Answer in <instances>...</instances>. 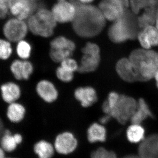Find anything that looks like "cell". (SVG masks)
<instances>
[{
    "label": "cell",
    "mask_w": 158,
    "mask_h": 158,
    "mask_svg": "<svg viewBox=\"0 0 158 158\" xmlns=\"http://www.w3.org/2000/svg\"><path fill=\"white\" fill-rule=\"evenodd\" d=\"M76 48L73 40L59 35L53 38L50 43L49 56L52 62L59 64L66 58L73 56Z\"/></svg>",
    "instance_id": "5"
},
{
    "label": "cell",
    "mask_w": 158,
    "mask_h": 158,
    "mask_svg": "<svg viewBox=\"0 0 158 158\" xmlns=\"http://www.w3.org/2000/svg\"><path fill=\"white\" fill-rule=\"evenodd\" d=\"M34 150L39 158H51L54 154L53 146L46 140L37 142L34 145Z\"/></svg>",
    "instance_id": "26"
},
{
    "label": "cell",
    "mask_w": 158,
    "mask_h": 158,
    "mask_svg": "<svg viewBox=\"0 0 158 158\" xmlns=\"http://www.w3.org/2000/svg\"><path fill=\"white\" fill-rule=\"evenodd\" d=\"M27 21L29 32L44 38H50L54 35L58 25L51 9L43 6H38Z\"/></svg>",
    "instance_id": "3"
},
{
    "label": "cell",
    "mask_w": 158,
    "mask_h": 158,
    "mask_svg": "<svg viewBox=\"0 0 158 158\" xmlns=\"http://www.w3.org/2000/svg\"><path fill=\"white\" fill-rule=\"evenodd\" d=\"M10 70L17 81H28L34 74L35 67L30 60L18 59H15L11 63Z\"/></svg>",
    "instance_id": "14"
},
{
    "label": "cell",
    "mask_w": 158,
    "mask_h": 158,
    "mask_svg": "<svg viewBox=\"0 0 158 158\" xmlns=\"http://www.w3.org/2000/svg\"><path fill=\"white\" fill-rule=\"evenodd\" d=\"M27 109L23 105L18 102L9 104L7 108V116L11 122L18 123L25 118Z\"/></svg>",
    "instance_id": "22"
},
{
    "label": "cell",
    "mask_w": 158,
    "mask_h": 158,
    "mask_svg": "<svg viewBox=\"0 0 158 158\" xmlns=\"http://www.w3.org/2000/svg\"><path fill=\"white\" fill-rule=\"evenodd\" d=\"M101 61V53L82 54L78 73L85 74L94 72L99 67Z\"/></svg>",
    "instance_id": "17"
},
{
    "label": "cell",
    "mask_w": 158,
    "mask_h": 158,
    "mask_svg": "<svg viewBox=\"0 0 158 158\" xmlns=\"http://www.w3.org/2000/svg\"><path fill=\"white\" fill-rule=\"evenodd\" d=\"M36 95L47 104L55 103L60 96L59 88L52 80L47 78L40 79L35 86Z\"/></svg>",
    "instance_id": "10"
},
{
    "label": "cell",
    "mask_w": 158,
    "mask_h": 158,
    "mask_svg": "<svg viewBox=\"0 0 158 158\" xmlns=\"http://www.w3.org/2000/svg\"><path fill=\"white\" fill-rule=\"evenodd\" d=\"M138 104V102L133 98L120 95L117 104L110 111L109 115L120 124H125L135 112Z\"/></svg>",
    "instance_id": "6"
},
{
    "label": "cell",
    "mask_w": 158,
    "mask_h": 158,
    "mask_svg": "<svg viewBox=\"0 0 158 158\" xmlns=\"http://www.w3.org/2000/svg\"><path fill=\"white\" fill-rule=\"evenodd\" d=\"M138 153L141 158H158V134L144 138L138 147Z\"/></svg>",
    "instance_id": "15"
},
{
    "label": "cell",
    "mask_w": 158,
    "mask_h": 158,
    "mask_svg": "<svg viewBox=\"0 0 158 158\" xmlns=\"http://www.w3.org/2000/svg\"><path fill=\"white\" fill-rule=\"evenodd\" d=\"M123 158H141L139 156L134 155H130L124 157Z\"/></svg>",
    "instance_id": "39"
},
{
    "label": "cell",
    "mask_w": 158,
    "mask_h": 158,
    "mask_svg": "<svg viewBox=\"0 0 158 158\" xmlns=\"http://www.w3.org/2000/svg\"><path fill=\"white\" fill-rule=\"evenodd\" d=\"M22 141L23 137L20 134L12 135L9 130H5L0 139V146L6 152H12Z\"/></svg>",
    "instance_id": "21"
},
{
    "label": "cell",
    "mask_w": 158,
    "mask_h": 158,
    "mask_svg": "<svg viewBox=\"0 0 158 158\" xmlns=\"http://www.w3.org/2000/svg\"><path fill=\"white\" fill-rule=\"evenodd\" d=\"M56 78L63 84H70L74 80L75 73L67 70L59 65L55 71Z\"/></svg>",
    "instance_id": "29"
},
{
    "label": "cell",
    "mask_w": 158,
    "mask_h": 158,
    "mask_svg": "<svg viewBox=\"0 0 158 158\" xmlns=\"http://www.w3.org/2000/svg\"><path fill=\"white\" fill-rule=\"evenodd\" d=\"M37 3L31 0H12L10 14L12 17L27 20L39 6Z\"/></svg>",
    "instance_id": "12"
},
{
    "label": "cell",
    "mask_w": 158,
    "mask_h": 158,
    "mask_svg": "<svg viewBox=\"0 0 158 158\" xmlns=\"http://www.w3.org/2000/svg\"><path fill=\"white\" fill-rule=\"evenodd\" d=\"M78 141L73 133L65 131L59 133L55 140V148L62 154H68L74 151L77 146Z\"/></svg>",
    "instance_id": "13"
},
{
    "label": "cell",
    "mask_w": 158,
    "mask_h": 158,
    "mask_svg": "<svg viewBox=\"0 0 158 158\" xmlns=\"http://www.w3.org/2000/svg\"><path fill=\"white\" fill-rule=\"evenodd\" d=\"M158 14V10L148 9L144 10L137 19L138 25L141 29L148 26L153 25Z\"/></svg>",
    "instance_id": "27"
},
{
    "label": "cell",
    "mask_w": 158,
    "mask_h": 158,
    "mask_svg": "<svg viewBox=\"0 0 158 158\" xmlns=\"http://www.w3.org/2000/svg\"><path fill=\"white\" fill-rule=\"evenodd\" d=\"M134 14L127 11L121 17L113 22L108 31L109 39L112 42L120 43L137 37L139 26Z\"/></svg>",
    "instance_id": "4"
},
{
    "label": "cell",
    "mask_w": 158,
    "mask_h": 158,
    "mask_svg": "<svg viewBox=\"0 0 158 158\" xmlns=\"http://www.w3.org/2000/svg\"><path fill=\"white\" fill-rule=\"evenodd\" d=\"M59 65L67 70L74 73H78L79 62L73 56L68 57L63 60Z\"/></svg>",
    "instance_id": "31"
},
{
    "label": "cell",
    "mask_w": 158,
    "mask_h": 158,
    "mask_svg": "<svg viewBox=\"0 0 158 158\" xmlns=\"http://www.w3.org/2000/svg\"><path fill=\"white\" fill-rule=\"evenodd\" d=\"M31 1L36 2H39V1H40V0H31Z\"/></svg>",
    "instance_id": "41"
},
{
    "label": "cell",
    "mask_w": 158,
    "mask_h": 158,
    "mask_svg": "<svg viewBox=\"0 0 158 158\" xmlns=\"http://www.w3.org/2000/svg\"><path fill=\"white\" fill-rule=\"evenodd\" d=\"M91 158H117L113 151H110L103 147L98 148L91 154Z\"/></svg>",
    "instance_id": "32"
},
{
    "label": "cell",
    "mask_w": 158,
    "mask_h": 158,
    "mask_svg": "<svg viewBox=\"0 0 158 158\" xmlns=\"http://www.w3.org/2000/svg\"><path fill=\"white\" fill-rule=\"evenodd\" d=\"M1 90L3 100L9 104L18 102L21 97V88L15 82H8L3 84Z\"/></svg>",
    "instance_id": "19"
},
{
    "label": "cell",
    "mask_w": 158,
    "mask_h": 158,
    "mask_svg": "<svg viewBox=\"0 0 158 158\" xmlns=\"http://www.w3.org/2000/svg\"><path fill=\"white\" fill-rule=\"evenodd\" d=\"M74 98L84 109L91 108L97 102L98 93L96 89L91 85L77 87L73 90Z\"/></svg>",
    "instance_id": "11"
},
{
    "label": "cell",
    "mask_w": 158,
    "mask_h": 158,
    "mask_svg": "<svg viewBox=\"0 0 158 158\" xmlns=\"http://www.w3.org/2000/svg\"><path fill=\"white\" fill-rule=\"evenodd\" d=\"M5 128H4V124L2 118L0 117V139L2 137L4 131H5Z\"/></svg>",
    "instance_id": "35"
},
{
    "label": "cell",
    "mask_w": 158,
    "mask_h": 158,
    "mask_svg": "<svg viewBox=\"0 0 158 158\" xmlns=\"http://www.w3.org/2000/svg\"><path fill=\"white\" fill-rule=\"evenodd\" d=\"M154 78L155 79L156 86L158 88V70L156 72V73L154 77Z\"/></svg>",
    "instance_id": "38"
},
{
    "label": "cell",
    "mask_w": 158,
    "mask_h": 158,
    "mask_svg": "<svg viewBox=\"0 0 158 158\" xmlns=\"http://www.w3.org/2000/svg\"><path fill=\"white\" fill-rule=\"evenodd\" d=\"M51 10L58 24L71 23L76 15V3L75 0L58 1Z\"/></svg>",
    "instance_id": "8"
},
{
    "label": "cell",
    "mask_w": 158,
    "mask_h": 158,
    "mask_svg": "<svg viewBox=\"0 0 158 158\" xmlns=\"http://www.w3.org/2000/svg\"><path fill=\"white\" fill-rule=\"evenodd\" d=\"M98 6L106 20L113 22L127 11L130 2L129 0H100Z\"/></svg>",
    "instance_id": "9"
},
{
    "label": "cell",
    "mask_w": 158,
    "mask_h": 158,
    "mask_svg": "<svg viewBox=\"0 0 158 158\" xmlns=\"http://www.w3.org/2000/svg\"><path fill=\"white\" fill-rule=\"evenodd\" d=\"M116 70L118 76L129 83L138 81V75L129 58L119 59L116 63Z\"/></svg>",
    "instance_id": "18"
},
{
    "label": "cell",
    "mask_w": 158,
    "mask_h": 158,
    "mask_svg": "<svg viewBox=\"0 0 158 158\" xmlns=\"http://www.w3.org/2000/svg\"><path fill=\"white\" fill-rule=\"evenodd\" d=\"M112 117L110 115L107 114H105L101 116L99 119L98 122L101 124L105 125L107 124L108 123L110 122V119Z\"/></svg>",
    "instance_id": "34"
},
{
    "label": "cell",
    "mask_w": 158,
    "mask_h": 158,
    "mask_svg": "<svg viewBox=\"0 0 158 158\" xmlns=\"http://www.w3.org/2000/svg\"><path fill=\"white\" fill-rule=\"evenodd\" d=\"M145 131L141 124L132 123L127 130L128 140L132 143L141 142L144 138Z\"/></svg>",
    "instance_id": "25"
},
{
    "label": "cell",
    "mask_w": 158,
    "mask_h": 158,
    "mask_svg": "<svg viewBox=\"0 0 158 158\" xmlns=\"http://www.w3.org/2000/svg\"><path fill=\"white\" fill-rule=\"evenodd\" d=\"M132 12L138 14L141 11L155 9L158 10V0H129Z\"/></svg>",
    "instance_id": "24"
},
{
    "label": "cell",
    "mask_w": 158,
    "mask_h": 158,
    "mask_svg": "<svg viewBox=\"0 0 158 158\" xmlns=\"http://www.w3.org/2000/svg\"><path fill=\"white\" fill-rule=\"evenodd\" d=\"M75 1L77 13L71 23L75 34L85 39H90L98 36L104 29L107 21L98 6L93 4H81Z\"/></svg>",
    "instance_id": "1"
},
{
    "label": "cell",
    "mask_w": 158,
    "mask_h": 158,
    "mask_svg": "<svg viewBox=\"0 0 158 158\" xmlns=\"http://www.w3.org/2000/svg\"><path fill=\"white\" fill-rule=\"evenodd\" d=\"M128 58L139 81H147L154 78L158 70L157 52L151 49H136L131 53Z\"/></svg>",
    "instance_id": "2"
},
{
    "label": "cell",
    "mask_w": 158,
    "mask_h": 158,
    "mask_svg": "<svg viewBox=\"0 0 158 158\" xmlns=\"http://www.w3.org/2000/svg\"><path fill=\"white\" fill-rule=\"evenodd\" d=\"M29 32L27 20L12 17L8 19L2 27L4 37L11 43L25 39Z\"/></svg>",
    "instance_id": "7"
},
{
    "label": "cell",
    "mask_w": 158,
    "mask_h": 158,
    "mask_svg": "<svg viewBox=\"0 0 158 158\" xmlns=\"http://www.w3.org/2000/svg\"><path fill=\"white\" fill-rule=\"evenodd\" d=\"M155 24H156V27L158 30V14L157 15L156 18L155 23Z\"/></svg>",
    "instance_id": "40"
},
{
    "label": "cell",
    "mask_w": 158,
    "mask_h": 158,
    "mask_svg": "<svg viewBox=\"0 0 158 158\" xmlns=\"http://www.w3.org/2000/svg\"><path fill=\"white\" fill-rule=\"evenodd\" d=\"M16 44L15 52L19 58L23 60H29L33 51L31 43L24 39L20 40Z\"/></svg>",
    "instance_id": "28"
},
{
    "label": "cell",
    "mask_w": 158,
    "mask_h": 158,
    "mask_svg": "<svg viewBox=\"0 0 158 158\" xmlns=\"http://www.w3.org/2000/svg\"><path fill=\"white\" fill-rule=\"evenodd\" d=\"M62 1V0H57V1Z\"/></svg>",
    "instance_id": "42"
},
{
    "label": "cell",
    "mask_w": 158,
    "mask_h": 158,
    "mask_svg": "<svg viewBox=\"0 0 158 158\" xmlns=\"http://www.w3.org/2000/svg\"><path fill=\"white\" fill-rule=\"evenodd\" d=\"M12 0H0V19H6L9 14Z\"/></svg>",
    "instance_id": "33"
},
{
    "label": "cell",
    "mask_w": 158,
    "mask_h": 158,
    "mask_svg": "<svg viewBox=\"0 0 158 158\" xmlns=\"http://www.w3.org/2000/svg\"><path fill=\"white\" fill-rule=\"evenodd\" d=\"M13 53L12 43L6 38H0V59L7 60Z\"/></svg>",
    "instance_id": "30"
},
{
    "label": "cell",
    "mask_w": 158,
    "mask_h": 158,
    "mask_svg": "<svg viewBox=\"0 0 158 158\" xmlns=\"http://www.w3.org/2000/svg\"><path fill=\"white\" fill-rule=\"evenodd\" d=\"M5 158H12L6 157Z\"/></svg>",
    "instance_id": "43"
},
{
    "label": "cell",
    "mask_w": 158,
    "mask_h": 158,
    "mask_svg": "<svg viewBox=\"0 0 158 158\" xmlns=\"http://www.w3.org/2000/svg\"><path fill=\"white\" fill-rule=\"evenodd\" d=\"M88 140L91 143L103 142L107 138V130L105 125L99 122L90 123L87 130Z\"/></svg>",
    "instance_id": "20"
},
{
    "label": "cell",
    "mask_w": 158,
    "mask_h": 158,
    "mask_svg": "<svg viewBox=\"0 0 158 158\" xmlns=\"http://www.w3.org/2000/svg\"><path fill=\"white\" fill-rule=\"evenodd\" d=\"M78 2L82 4L88 5V4H92L95 0H75Z\"/></svg>",
    "instance_id": "36"
},
{
    "label": "cell",
    "mask_w": 158,
    "mask_h": 158,
    "mask_svg": "<svg viewBox=\"0 0 158 158\" xmlns=\"http://www.w3.org/2000/svg\"><path fill=\"white\" fill-rule=\"evenodd\" d=\"M137 38L142 48L150 49L158 45V30L153 25L147 26L138 32Z\"/></svg>",
    "instance_id": "16"
},
{
    "label": "cell",
    "mask_w": 158,
    "mask_h": 158,
    "mask_svg": "<svg viewBox=\"0 0 158 158\" xmlns=\"http://www.w3.org/2000/svg\"><path fill=\"white\" fill-rule=\"evenodd\" d=\"M5 152H6L0 146V158H5L6 157V155H5Z\"/></svg>",
    "instance_id": "37"
},
{
    "label": "cell",
    "mask_w": 158,
    "mask_h": 158,
    "mask_svg": "<svg viewBox=\"0 0 158 158\" xmlns=\"http://www.w3.org/2000/svg\"><path fill=\"white\" fill-rule=\"evenodd\" d=\"M138 102V107L130 120L132 123L141 124L147 118H153V115L144 99L140 98Z\"/></svg>",
    "instance_id": "23"
}]
</instances>
